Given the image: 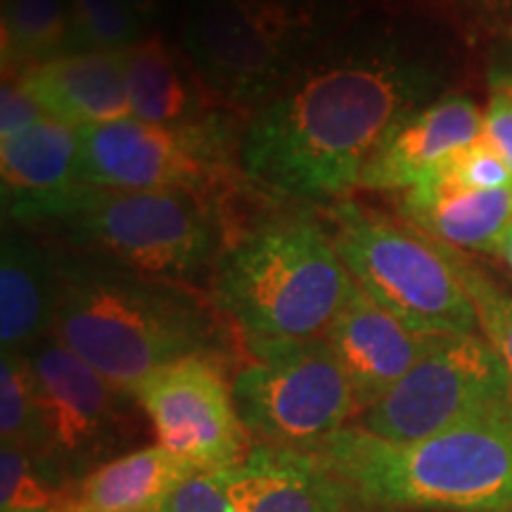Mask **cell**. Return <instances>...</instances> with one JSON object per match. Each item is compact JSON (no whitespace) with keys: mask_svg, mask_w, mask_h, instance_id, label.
Here are the masks:
<instances>
[{"mask_svg":"<svg viewBox=\"0 0 512 512\" xmlns=\"http://www.w3.org/2000/svg\"><path fill=\"white\" fill-rule=\"evenodd\" d=\"M81 183L105 190H178L211 202L233 174V131L221 112L185 126L124 117L79 131Z\"/></svg>","mask_w":512,"mask_h":512,"instance_id":"9c48e42d","label":"cell"},{"mask_svg":"<svg viewBox=\"0 0 512 512\" xmlns=\"http://www.w3.org/2000/svg\"><path fill=\"white\" fill-rule=\"evenodd\" d=\"M67 482L22 448L0 446V510L60 512L69 494Z\"/></svg>","mask_w":512,"mask_h":512,"instance_id":"d4e9b609","label":"cell"},{"mask_svg":"<svg viewBox=\"0 0 512 512\" xmlns=\"http://www.w3.org/2000/svg\"><path fill=\"white\" fill-rule=\"evenodd\" d=\"M131 117L157 126H185L216 114L209 91L188 60L162 36H147L128 48Z\"/></svg>","mask_w":512,"mask_h":512,"instance_id":"44dd1931","label":"cell"},{"mask_svg":"<svg viewBox=\"0 0 512 512\" xmlns=\"http://www.w3.org/2000/svg\"><path fill=\"white\" fill-rule=\"evenodd\" d=\"M512 403V377L479 335H437L415 366L354 425L387 441H415Z\"/></svg>","mask_w":512,"mask_h":512,"instance_id":"30bf717a","label":"cell"},{"mask_svg":"<svg viewBox=\"0 0 512 512\" xmlns=\"http://www.w3.org/2000/svg\"><path fill=\"white\" fill-rule=\"evenodd\" d=\"M53 337L128 399L169 363L223 356L219 325L200 299L114 264L60 268Z\"/></svg>","mask_w":512,"mask_h":512,"instance_id":"3957f363","label":"cell"},{"mask_svg":"<svg viewBox=\"0 0 512 512\" xmlns=\"http://www.w3.org/2000/svg\"><path fill=\"white\" fill-rule=\"evenodd\" d=\"M434 337L382 309L358 285L325 332L351 384L358 415L380 401L425 356Z\"/></svg>","mask_w":512,"mask_h":512,"instance_id":"4fadbf2b","label":"cell"},{"mask_svg":"<svg viewBox=\"0 0 512 512\" xmlns=\"http://www.w3.org/2000/svg\"><path fill=\"white\" fill-rule=\"evenodd\" d=\"M48 114L41 102L34 98L24 76H3V91H0V143L24 133Z\"/></svg>","mask_w":512,"mask_h":512,"instance_id":"f1b7e54d","label":"cell"},{"mask_svg":"<svg viewBox=\"0 0 512 512\" xmlns=\"http://www.w3.org/2000/svg\"><path fill=\"white\" fill-rule=\"evenodd\" d=\"M403 221L427 238L463 252H498L512 226V185L498 190H470L437 171L425 183L403 190Z\"/></svg>","mask_w":512,"mask_h":512,"instance_id":"ac0fdd59","label":"cell"},{"mask_svg":"<svg viewBox=\"0 0 512 512\" xmlns=\"http://www.w3.org/2000/svg\"><path fill=\"white\" fill-rule=\"evenodd\" d=\"M325 17L318 0H192L183 48L214 98L256 110L325 46Z\"/></svg>","mask_w":512,"mask_h":512,"instance_id":"5b68a950","label":"cell"},{"mask_svg":"<svg viewBox=\"0 0 512 512\" xmlns=\"http://www.w3.org/2000/svg\"><path fill=\"white\" fill-rule=\"evenodd\" d=\"M233 399L254 444L313 453L358 418L351 384L328 339L245 344Z\"/></svg>","mask_w":512,"mask_h":512,"instance_id":"ba28073f","label":"cell"},{"mask_svg":"<svg viewBox=\"0 0 512 512\" xmlns=\"http://www.w3.org/2000/svg\"><path fill=\"white\" fill-rule=\"evenodd\" d=\"M496 254H501L503 259L508 261V266L512 268V226L505 230V235H503L501 245H498V252Z\"/></svg>","mask_w":512,"mask_h":512,"instance_id":"836d02e7","label":"cell"},{"mask_svg":"<svg viewBox=\"0 0 512 512\" xmlns=\"http://www.w3.org/2000/svg\"><path fill=\"white\" fill-rule=\"evenodd\" d=\"M74 245L143 278L176 283L207 266L219 242L214 207L178 190H105L88 185L55 221Z\"/></svg>","mask_w":512,"mask_h":512,"instance_id":"52a82bcc","label":"cell"},{"mask_svg":"<svg viewBox=\"0 0 512 512\" xmlns=\"http://www.w3.org/2000/svg\"><path fill=\"white\" fill-rule=\"evenodd\" d=\"M441 171L470 190H498L512 185L510 166L503 162V157L498 155L486 136L458 150Z\"/></svg>","mask_w":512,"mask_h":512,"instance_id":"83f0119b","label":"cell"},{"mask_svg":"<svg viewBox=\"0 0 512 512\" xmlns=\"http://www.w3.org/2000/svg\"><path fill=\"white\" fill-rule=\"evenodd\" d=\"M126 69L128 50L64 53L38 64L24 81L50 119L81 131L131 117Z\"/></svg>","mask_w":512,"mask_h":512,"instance_id":"e0dca14e","label":"cell"},{"mask_svg":"<svg viewBox=\"0 0 512 512\" xmlns=\"http://www.w3.org/2000/svg\"><path fill=\"white\" fill-rule=\"evenodd\" d=\"M441 247H444L451 264L456 266L460 280H463L465 290L475 304L479 330L512 377V297L505 294L482 268L465 259L460 249L444 245V242H441Z\"/></svg>","mask_w":512,"mask_h":512,"instance_id":"484cf974","label":"cell"},{"mask_svg":"<svg viewBox=\"0 0 512 512\" xmlns=\"http://www.w3.org/2000/svg\"><path fill=\"white\" fill-rule=\"evenodd\" d=\"M60 268L19 228L3 233L0 254V342L3 354H24L53 335Z\"/></svg>","mask_w":512,"mask_h":512,"instance_id":"d6986e66","label":"cell"},{"mask_svg":"<svg viewBox=\"0 0 512 512\" xmlns=\"http://www.w3.org/2000/svg\"><path fill=\"white\" fill-rule=\"evenodd\" d=\"M159 446L197 470H223L254 446L233 399L221 358L188 356L159 368L131 396Z\"/></svg>","mask_w":512,"mask_h":512,"instance_id":"7c38bea8","label":"cell"},{"mask_svg":"<svg viewBox=\"0 0 512 512\" xmlns=\"http://www.w3.org/2000/svg\"><path fill=\"white\" fill-rule=\"evenodd\" d=\"M489 72L503 76V79L512 86V38H508V41L498 48V53L494 55V62H491Z\"/></svg>","mask_w":512,"mask_h":512,"instance_id":"1f68e13d","label":"cell"},{"mask_svg":"<svg viewBox=\"0 0 512 512\" xmlns=\"http://www.w3.org/2000/svg\"><path fill=\"white\" fill-rule=\"evenodd\" d=\"M79 150V131L50 117L0 143L3 202L12 221H57L74 207L86 188Z\"/></svg>","mask_w":512,"mask_h":512,"instance_id":"5bb4252c","label":"cell"},{"mask_svg":"<svg viewBox=\"0 0 512 512\" xmlns=\"http://www.w3.org/2000/svg\"><path fill=\"white\" fill-rule=\"evenodd\" d=\"M354 287L318 223L278 219L223 249L214 271V304L245 344L302 342L325 337Z\"/></svg>","mask_w":512,"mask_h":512,"instance_id":"277c9868","label":"cell"},{"mask_svg":"<svg viewBox=\"0 0 512 512\" xmlns=\"http://www.w3.org/2000/svg\"><path fill=\"white\" fill-rule=\"evenodd\" d=\"M143 17L124 0H69V53H119L143 41Z\"/></svg>","mask_w":512,"mask_h":512,"instance_id":"603a6c76","label":"cell"},{"mask_svg":"<svg viewBox=\"0 0 512 512\" xmlns=\"http://www.w3.org/2000/svg\"><path fill=\"white\" fill-rule=\"evenodd\" d=\"M0 434L3 444L22 448L41 463L36 380L27 354H3L0 361Z\"/></svg>","mask_w":512,"mask_h":512,"instance_id":"cb8c5ba5","label":"cell"},{"mask_svg":"<svg viewBox=\"0 0 512 512\" xmlns=\"http://www.w3.org/2000/svg\"><path fill=\"white\" fill-rule=\"evenodd\" d=\"M124 3L143 19H150L152 15H157V10L162 8V0H124Z\"/></svg>","mask_w":512,"mask_h":512,"instance_id":"d6a6232c","label":"cell"},{"mask_svg":"<svg viewBox=\"0 0 512 512\" xmlns=\"http://www.w3.org/2000/svg\"><path fill=\"white\" fill-rule=\"evenodd\" d=\"M195 470L159 444L136 448L76 479L60 512H155Z\"/></svg>","mask_w":512,"mask_h":512,"instance_id":"ffe728a7","label":"cell"},{"mask_svg":"<svg viewBox=\"0 0 512 512\" xmlns=\"http://www.w3.org/2000/svg\"><path fill=\"white\" fill-rule=\"evenodd\" d=\"M313 456L361 512H512V403L415 441L349 425Z\"/></svg>","mask_w":512,"mask_h":512,"instance_id":"7a4b0ae2","label":"cell"},{"mask_svg":"<svg viewBox=\"0 0 512 512\" xmlns=\"http://www.w3.org/2000/svg\"><path fill=\"white\" fill-rule=\"evenodd\" d=\"M484 136L512 171V86L489 72V107L484 114Z\"/></svg>","mask_w":512,"mask_h":512,"instance_id":"f546056e","label":"cell"},{"mask_svg":"<svg viewBox=\"0 0 512 512\" xmlns=\"http://www.w3.org/2000/svg\"><path fill=\"white\" fill-rule=\"evenodd\" d=\"M470 22L498 27L512 22V0H439Z\"/></svg>","mask_w":512,"mask_h":512,"instance_id":"4dcf8cb0","label":"cell"},{"mask_svg":"<svg viewBox=\"0 0 512 512\" xmlns=\"http://www.w3.org/2000/svg\"><path fill=\"white\" fill-rule=\"evenodd\" d=\"M69 53V0H3V76Z\"/></svg>","mask_w":512,"mask_h":512,"instance_id":"7402d4cb","label":"cell"},{"mask_svg":"<svg viewBox=\"0 0 512 512\" xmlns=\"http://www.w3.org/2000/svg\"><path fill=\"white\" fill-rule=\"evenodd\" d=\"M226 472L242 512H361L313 453L254 444Z\"/></svg>","mask_w":512,"mask_h":512,"instance_id":"2e32d148","label":"cell"},{"mask_svg":"<svg viewBox=\"0 0 512 512\" xmlns=\"http://www.w3.org/2000/svg\"><path fill=\"white\" fill-rule=\"evenodd\" d=\"M155 512H242L235 501L226 467L195 470L164 498Z\"/></svg>","mask_w":512,"mask_h":512,"instance_id":"4316f807","label":"cell"},{"mask_svg":"<svg viewBox=\"0 0 512 512\" xmlns=\"http://www.w3.org/2000/svg\"><path fill=\"white\" fill-rule=\"evenodd\" d=\"M36 380L46 465L62 482L74 484L95 467L121 456L126 441L124 396L74 351L50 335L24 351Z\"/></svg>","mask_w":512,"mask_h":512,"instance_id":"8fae6325","label":"cell"},{"mask_svg":"<svg viewBox=\"0 0 512 512\" xmlns=\"http://www.w3.org/2000/svg\"><path fill=\"white\" fill-rule=\"evenodd\" d=\"M332 219L339 259L375 304L420 332L477 335L475 304L441 242L354 202L337 204Z\"/></svg>","mask_w":512,"mask_h":512,"instance_id":"8992f818","label":"cell"},{"mask_svg":"<svg viewBox=\"0 0 512 512\" xmlns=\"http://www.w3.org/2000/svg\"><path fill=\"white\" fill-rule=\"evenodd\" d=\"M448 76L444 55L389 27L320 46L254 110L242 174L287 197L344 195L403 121L444 98Z\"/></svg>","mask_w":512,"mask_h":512,"instance_id":"6da1fadb","label":"cell"},{"mask_svg":"<svg viewBox=\"0 0 512 512\" xmlns=\"http://www.w3.org/2000/svg\"><path fill=\"white\" fill-rule=\"evenodd\" d=\"M484 136V117L467 95H444L396 128L361 176L366 190H408L425 183L458 150Z\"/></svg>","mask_w":512,"mask_h":512,"instance_id":"9a60e30c","label":"cell"}]
</instances>
